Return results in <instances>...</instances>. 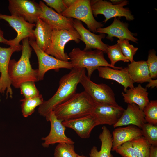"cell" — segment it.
<instances>
[{
    "mask_svg": "<svg viewBox=\"0 0 157 157\" xmlns=\"http://www.w3.org/2000/svg\"><path fill=\"white\" fill-rule=\"evenodd\" d=\"M77 157H88L87 156H86L84 155H80L78 154Z\"/></svg>",
    "mask_w": 157,
    "mask_h": 157,
    "instance_id": "cell-42",
    "label": "cell"
},
{
    "mask_svg": "<svg viewBox=\"0 0 157 157\" xmlns=\"http://www.w3.org/2000/svg\"><path fill=\"white\" fill-rule=\"evenodd\" d=\"M35 24L36 27L34 30L35 41L39 48L45 51L51 44L53 29L39 17Z\"/></svg>",
    "mask_w": 157,
    "mask_h": 157,
    "instance_id": "cell-23",
    "label": "cell"
},
{
    "mask_svg": "<svg viewBox=\"0 0 157 157\" xmlns=\"http://www.w3.org/2000/svg\"><path fill=\"white\" fill-rule=\"evenodd\" d=\"M8 9L11 15L20 17L35 24L42 13L39 3L31 0H9Z\"/></svg>",
    "mask_w": 157,
    "mask_h": 157,
    "instance_id": "cell-11",
    "label": "cell"
},
{
    "mask_svg": "<svg viewBox=\"0 0 157 157\" xmlns=\"http://www.w3.org/2000/svg\"><path fill=\"white\" fill-rule=\"evenodd\" d=\"M146 122L143 110L135 104H128L121 117L113 126L114 128L123 126L133 125L141 129Z\"/></svg>",
    "mask_w": 157,
    "mask_h": 157,
    "instance_id": "cell-19",
    "label": "cell"
},
{
    "mask_svg": "<svg viewBox=\"0 0 157 157\" xmlns=\"http://www.w3.org/2000/svg\"><path fill=\"white\" fill-rule=\"evenodd\" d=\"M0 19L7 22L17 33V36L13 39L8 40L7 44L22 48V45L19 43L24 39L28 38L29 39L35 40L33 29L35 24L30 23L20 17L1 13Z\"/></svg>",
    "mask_w": 157,
    "mask_h": 157,
    "instance_id": "cell-10",
    "label": "cell"
},
{
    "mask_svg": "<svg viewBox=\"0 0 157 157\" xmlns=\"http://www.w3.org/2000/svg\"><path fill=\"white\" fill-rule=\"evenodd\" d=\"M142 136L141 129L134 125H131L125 127L117 128L112 133V151H115L123 144Z\"/></svg>",
    "mask_w": 157,
    "mask_h": 157,
    "instance_id": "cell-21",
    "label": "cell"
},
{
    "mask_svg": "<svg viewBox=\"0 0 157 157\" xmlns=\"http://www.w3.org/2000/svg\"><path fill=\"white\" fill-rule=\"evenodd\" d=\"M74 144L65 143L58 144L55 148L54 157H77Z\"/></svg>",
    "mask_w": 157,
    "mask_h": 157,
    "instance_id": "cell-31",
    "label": "cell"
},
{
    "mask_svg": "<svg viewBox=\"0 0 157 157\" xmlns=\"http://www.w3.org/2000/svg\"><path fill=\"white\" fill-rule=\"evenodd\" d=\"M80 83L95 105L119 106L116 101L114 92L108 85L96 83L92 81L85 74L82 76Z\"/></svg>",
    "mask_w": 157,
    "mask_h": 157,
    "instance_id": "cell-6",
    "label": "cell"
},
{
    "mask_svg": "<svg viewBox=\"0 0 157 157\" xmlns=\"http://www.w3.org/2000/svg\"><path fill=\"white\" fill-rule=\"evenodd\" d=\"M127 69L134 83H142L149 82L152 78L146 61L133 60L128 65Z\"/></svg>",
    "mask_w": 157,
    "mask_h": 157,
    "instance_id": "cell-24",
    "label": "cell"
},
{
    "mask_svg": "<svg viewBox=\"0 0 157 157\" xmlns=\"http://www.w3.org/2000/svg\"><path fill=\"white\" fill-rule=\"evenodd\" d=\"M44 100L42 95L33 98H24L20 100L22 114L24 117H26L32 114L35 108L39 106Z\"/></svg>",
    "mask_w": 157,
    "mask_h": 157,
    "instance_id": "cell-26",
    "label": "cell"
},
{
    "mask_svg": "<svg viewBox=\"0 0 157 157\" xmlns=\"http://www.w3.org/2000/svg\"><path fill=\"white\" fill-rule=\"evenodd\" d=\"M80 38L79 33L75 29H53L52 33L51 44L44 52L60 60L68 61L69 58L67 54L64 51L66 44L72 40L78 43Z\"/></svg>",
    "mask_w": 157,
    "mask_h": 157,
    "instance_id": "cell-5",
    "label": "cell"
},
{
    "mask_svg": "<svg viewBox=\"0 0 157 157\" xmlns=\"http://www.w3.org/2000/svg\"><path fill=\"white\" fill-rule=\"evenodd\" d=\"M76 0H63V1L67 8L72 6Z\"/></svg>",
    "mask_w": 157,
    "mask_h": 157,
    "instance_id": "cell-40",
    "label": "cell"
},
{
    "mask_svg": "<svg viewBox=\"0 0 157 157\" xmlns=\"http://www.w3.org/2000/svg\"><path fill=\"white\" fill-rule=\"evenodd\" d=\"M149 157H157V147L151 146Z\"/></svg>",
    "mask_w": 157,
    "mask_h": 157,
    "instance_id": "cell-38",
    "label": "cell"
},
{
    "mask_svg": "<svg viewBox=\"0 0 157 157\" xmlns=\"http://www.w3.org/2000/svg\"><path fill=\"white\" fill-rule=\"evenodd\" d=\"M39 4L42 10L39 18L50 26L53 29H74L73 18L67 17L58 13L48 7L42 1H40Z\"/></svg>",
    "mask_w": 157,
    "mask_h": 157,
    "instance_id": "cell-16",
    "label": "cell"
},
{
    "mask_svg": "<svg viewBox=\"0 0 157 157\" xmlns=\"http://www.w3.org/2000/svg\"><path fill=\"white\" fill-rule=\"evenodd\" d=\"M45 118L47 121L50 122L51 129L49 134L41 139L44 141L42 144L43 147L48 148L50 145L56 143L74 144V142L65 134L66 127L62 124L63 121L58 119L53 110Z\"/></svg>",
    "mask_w": 157,
    "mask_h": 157,
    "instance_id": "cell-12",
    "label": "cell"
},
{
    "mask_svg": "<svg viewBox=\"0 0 157 157\" xmlns=\"http://www.w3.org/2000/svg\"><path fill=\"white\" fill-rule=\"evenodd\" d=\"M97 70L100 77L117 81L124 87V91L128 88H132L134 87V83L130 77L127 67L119 69L107 66L100 67L97 68Z\"/></svg>",
    "mask_w": 157,
    "mask_h": 157,
    "instance_id": "cell-20",
    "label": "cell"
},
{
    "mask_svg": "<svg viewBox=\"0 0 157 157\" xmlns=\"http://www.w3.org/2000/svg\"><path fill=\"white\" fill-rule=\"evenodd\" d=\"M31 46L34 49L37 56L38 67V80H42L45 74L49 70L58 71L61 68L71 69L73 68L70 62L63 61L48 55L37 46L35 40L29 39Z\"/></svg>",
    "mask_w": 157,
    "mask_h": 157,
    "instance_id": "cell-9",
    "label": "cell"
},
{
    "mask_svg": "<svg viewBox=\"0 0 157 157\" xmlns=\"http://www.w3.org/2000/svg\"><path fill=\"white\" fill-rule=\"evenodd\" d=\"M138 157H149L151 145L143 136L130 141Z\"/></svg>",
    "mask_w": 157,
    "mask_h": 157,
    "instance_id": "cell-27",
    "label": "cell"
},
{
    "mask_svg": "<svg viewBox=\"0 0 157 157\" xmlns=\"http://www.w3.org/2000/svg\"><path fill=\"white\" fill-rule=\"evenodd\" d=\"M73 23L74 29L80 36V40L85 44L84 50H89L93 49H96L106 53L108 45L102 41V39L105 37V34L100 33L97 35L92 33L86 28L81 21L78 20L74 19Z\"/></svg>",
    "mask_w": 157,
    "mask_h": 157,
    "instance_id": "cell-15",
    "label": "cell"
},
{
    "mask_svg": "<svg viewBox=\"0 0 157 157\" xmlns=\"http://www.w3.org/2000/svg\"><path fill=\"white\" fill-rule=\"evenodd\" d=\"M157 125L146 123L141 129L142 136L151 145L154 146H157Z\"/></svg>",
    "mask_w": 157,
    "mask_h": 157,
    "instance_id": "cell-29",
    "label": "cell"
},
{
    "mask_svg": "<svg viewBox=\"0 0 157 157\" xmlns=\"http://www.w3.org/2000/svg\"><path fill=\"white\" fill-rule=\"evenodd\" d=\"M111 2L113 4H118L121 3L123 1V0H111Z\"/></svg>",
    "mask_w": 157,
    "mask_h": 157,
    "instance_id": "cell-41",
    "label": "cell"
},
{
    "mask_svg": "<svg viewBox=\"0 0 157 157\" xmlns=\"http://www.w3.org/2000/svg\"><path fill=\"white\" fill-rule=\"evenodd\" d=\"M85 73V68L73 67L69 73L63 76L56 93L48 100H44L39 106V114L45 117L58 106L72 97L76 93L77 85Z\"/></svg>",
    "mask_w": 157,
    "mask_h": 157,
    "instance_id": "cell-1",
    "label": "cell"
},
{
    "mask_svg": "<svg viewBox=\"0 0 157 157\" xmlns=\"http://www.w3.org/2000/svg\"><path fill=\"white\" fill-rule=\"evenodd\" d=\"M146 85V88H154L157 86V80L151 79Z\"/></svg>",
    "mask_w": 157,
    "mask_h": 157,
    "instance_id": "cell-37",
    "label": "cell"
},
{
    "mask_svg": "<svg viewBox=\"0 0 157 157\" xmlns=\"http://www.w3.org/2000/svg\"><path fill=\"white\" fill-rule=\"evenodd\" d=\"M34 82L28 81L22 83L19 88L21 93L24 98L28 99L34 97L39 96V92L36 88Z\"/></svg>",
    "mask_w": 157,
    "mask_h": 157,
    "instance_id": "cell-33",
    "label": "cell"
},
{
    "mask_svg": "<svg viewBox=\"0 0 157 157\" xmlns=\"http://www.w3.org/2000/svg\"><path fill=\"white\" fill-rule=\"evenodd\" d=\"M119 46L122 53L131 62L133 61V56L138 50V47H135L129 44L127 39L119 40L117 44Z\"/></svg>",
    "mask_w": 157,
    "mask_h": 157,
    "instance_id": "cell-32",
    "label": "cell"
},
{
    "mask_svg": "<svg viewBox=\"0 0 157 157\" xmlns=\"http://www.w3.org/2000/svg\"><path fill=\"white\" fill-rule=\"evenodd\" d=\"M61 15L83 22L87 25L89 30L93 33H97V29L103 26L101 23L97 22L94 18L89 0H76Z\"/></svg>",
    "mask_w": 157,
    "mask_h": 157,
    "instance_id": "cell-7",
    "label": "cell"
},
{
    "mask_svg": "<svg viewBox=\"0 0 157 157\" xmlns=\"http://www.w3.org/2000/svg\"><path fill=\"white\" fill-rule=\"evenodd\" d=\"M47 5L54 8L56 12L61 15L67 8L63 0H43Z\"/></svg>",
    "mask_w": 157,
    "mask_h": 157,
    "instance_id": "cell-36",
    "label": "cell"
},
{
    "mask_svg": "<svg viewBox=\"0 0 157 157\" xmlns=\"http://www.w3.org/2000/svg\"><path fill=\"white\" fill-rule=\"evenodd\" d=\"M106 53L110 61V65L115 66V63L121 61L124 62H128L129 61L122 53L121 50L117 44L113 45L108 46Z\"/></svg>",
    "mask_w": 157,
    "mask_h": 157,
    "instance_id": "cell-28",
    "label": "cell"
},
{
    "mask_svg": "<svg viewBox=\"0 0 157 157\" xmlns=\"http://www.w3.org/2000/svg\"><path fill=\"white\" fill-rule=\"evenodd\" d=\"M0 75H1V74H0Z\"/></svg>",
    "mask_w": 157,
    "mask_h": 157,
    "instance_id": "cell-44",
    "label": "cell"
},
{
    "mask_svg": "<svg viewBox=\"0 0 157 157\" xmlns=\"http://www.w3.org/2000/svg\"><path fill=\"white\" fill-rule=\"evenodd\" d=\"M99 139L101 142V149L99 151L97 147L93 146L89 153L90 157H114L111 153L113 137L110 130L105 126L102 127V131Z\"/></svg>",
    "mask_w": 157,
    "mask_h": 157,
    "instance_id": "cell-25",
    "label": "cell"
},
{
    "mask_svg": "<svg viewBox=\"0 0 157 157\" xmlns=\"http://www.w3.org/2000/svg\"><path fill=\"white\" fill-rule=\"evenodd\" d=\"M125 109L119 106L95 105L91 114L96 120L98 126L104 124L114 126L118 121Z\"/></svg>",
    "mask_w": 157,
    "mask_h": 157,
    "instance_id": "cell-14",
    "label": "cell"
},
{
    "mask_svg": "<svg viewBox=\"0 0 157 157\" xmlns=\"http://www.w3.org/2000/svg\"><path fill=\"white\" fill-rule=\"evenodd\" d=\"M124 92L122 93L124 101L128 104H135L143 111L149 101L147 88L143 87L140 84L127 89Z\"/></svg>",
    "mask_w": 157,
    "mask_h": 157,
    "instance_id": "cell-22",
    "label": "cell"
},
{
    "mask_svg": "<svg viewBox=\"0 0 157 157\" xmlns=\"http://www.w3.org/2000/svg\"><path fill=\"white\" fill-rule=\"evenodd\" d=\"M115 151L123 157H138L131 142L123 144Z\"/></svg>",
    "mask_w": 157,
    "mask_h": 157,
    "instance_id": "cell-35",
    "label": "cell"
},
{
    "mask_svg": "<svg viewBox=\"0 0 157 157\" xmlns=\"http://www.w3.org/2000/svg\"><path fill=\"white\" fill-rule=\"evenodd\" d=\"M146 123L157 125V101H150L143 110Z\"/></svg>",
    "mask_w": 157,
    "mask_h": 157,
    "instance_id": "cell-30",
    "label": "cell"
},
{
    "mask_svg": "<svg viewBox=\"0 0 157 157\" xmlns=\"http://www.w3.org/2000/svg\"><path fill=\"white\" fill-rule=\"evenodd\" d=\"M22 53L19 60H10L8 73L11 84L15 88H19L22 83L28 81H39L38 69H33L30 63L32 49L29 38L22 40Z\"/></svg>",
    "mask_w": 157,
    "mask_h": 157,
    "instance_id": "cell-2",
    "label": "cell"
},
{
    "mask_svg": "<svg viewBox=\"0 0 157 157\" xmlns=\"http://www.w3.org/2000/svg\"><path fill=\"white\" fill-rule=\"evenodd\" d=\"M62 124L66 128L73 129L80 138L83 139L89 138L93 129L98 126L96 120L91 114L63 121Z\"/></svg>",
    "mask_w": 157,
    "mask_h": 157,
    "instance_id": "cell-18",
    "label": "cell"
},
{
    "mask_svg": "<svg viewBox=\"0 0 157 157\" xmlns=\"http://www.w3.org/2000/svg\"><path fill=\"white\" fill-rule=\"evenodd\" d=\"M97 33L108 35L107 39L113 40V38H117L119 40L127 39L137 43L138 39L135 36L137 34L131 32L128 28V24L121 21L116 17L114 18L112 23L108 26L98 28Z\"/></svg>",
    "mask_w": 157,
    "mask_h": 157,
    "instance_id": "cell-17",
    "label": "cell"
},
{
    "mask_svg": "<svg viewBox=\"0 0 157 157\" xmlns=\"http://www.w3.org/2000/svg\"><path fill=\"white\" fill-rule=\"evenodd\" d=\"M68 55L73 67L86 69L87 76L90 78L94 71L99 67L107 66L119 69L124 68L111 65L105 59L104 52L98 49L85 50L74 48Z\"/></svg>",
    "mask_w": 157,
    "mask_h": 157,
    "instance_id": "cell-4",
    "label": "cell"
},
{
    "mask_svg": "<svg viewBox=\"0 0 157 157\" xmlns=\"http://www.w3.org/2000/svg\"><path fill=\"white\" fill-rule=\"evenodd\" d=\"M151 78L157 76V56L154 49L149 51L147 60L146 61Z\"/></svg>",
    "mask_w": 157,
    "mask_h": 157,
    "instance_id": "cell-34",
    "label": "cell"
},
{
    "mask_svg": "<svg viewBox=\"0 0 157 157\" xmlns=\"http://www.w3.org/2000/svg\"><path fill=\"white\" fill-rule=\"evenodd\" d=\"M22 49L16 47H1L0 46V85L1 93L6 92L7 97H13V92L11 83L8 73V67L10 58L15 52L19 51Z\"/></svg>",
    "mask_w": 157,
    "mask_h": 157,
    "instance_id": "cell-13",
    "label": "cell"
},
{
    "mask_svg": "<svg viewBox=\"0 0 157 157\" xmlns=\"http://www.w3.org/2000/svg\"><path fill=\"white\" fill-rule=\"evenodd\" d=\"M90 3L93 15L96 17L99 14L103 15L105 18L103 21L105 23L111 18L117 17H124L128 21H132L134 19L131 11L128 8L124 7L128 4L127 0H123L117 5L102 0H90Z\"/></svg>",
    "mask_w": 157,
    "mask_h": 157,
    "instance_id": "cell-8",
    "label": "cell"
},
{
    "mask_svg": "<svg viewBox=\"0 0 157 157\" xmlns=\"http://www.w3.org/2000/svg\"><path fill=\"white\" fill-rule=\"evenodd\" d=\"M8 40L4 37L3 31L0 28V43H3L7 44Z\"/></svg>",
    "mask_w": 157,
    "mask_h": 157,
    "instance_id": "cell-39",
    "label": "cell"
},
{
    "mask_svg": "<svg viewBox=\"0 0 157 157\" xmlns=\"http://www.w3.org/2000/svg\"><path fill=\"white\" fill-rule=\"evenodd\" d=\"M95 105L84 91L76 93L53 110L57 118L63 121L91 114Z\"/></svg>",
    "mask_w": 157,
    "mask_h": 157,
    "instance_id": "cell-3",
    "label": "cell"
},
{
    "mask_svg": "<svg viewBox=\"0 0 157 157\" xmlns=\"http://www.w3.org/2000/svg\"><path fill=\"white\" fill-rule=\"evenodd\" d=\"M1 93V91L0 88V94Z\"/></svg>",
    "mask_w": 157,
    "mask_h": 157,
    "instance_id": "cell-43",
    "label": "cell"
}]
</instances>
